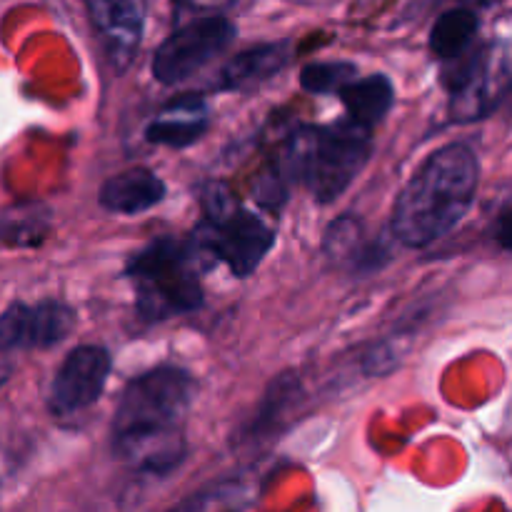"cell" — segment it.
<instances>
[{
  "label": "cell",
  "instance_id": "cell-11",
  "mask_svg": "<svg viewBox=\"0 0 512 512\" xmlns=\"http://www.w3.org/2000/svg\"><path fill=\"white\" fill-rule=\"evenodd\" d=\"M210 128V108L200 95H180L165 103L145 128V140L165 148H188Z\"/></svg>",
  "mask_w": 512,
  "mask_h": 512
},
{
  "label": "cell",
  "instance_id": "cell-2",
  "mask_svg": "<svg viewBox=\"0 0 512 512\" xmlns=\"http://www.w3.org/2000/svg\"><path fill=\"white\" fill-rule=\"evenodd\" d=\"M480 183L478 155L470 145L435 150L410 178L393 210V233L408 248H428L458 228L473 208Z\"/></svg>",
  "mask_w": 512,
  "mask_h": 512
},
{
  "label": "cell",
  "instance_id": "cell-5",
  "mask_svg": "<svg viewBox=\"0 0 512 512\" xmlns=\"http://www.w3.org/2000/svg\"><path fill=\"white\" fill-rule=\"evenodd\" d=\"M273 243L275 233L263 218L240 205L225 185H208L203 195V220L193 235V245L203 258L208 255L225 263L235 278H248Z\"/></svg>",
  "mask_w": 512,
  "mask_h": 512
},
{
  "label": "cell",
  "instance_id": "cell-1",
  "mask_svg": "<svg viewBox=\"0 0 512 512\" xmlns=\"http://www.w3.org/2000/svg\"><path fill=\"white\" fill-rule=\"evenodd\" d=\"M193 398V375L170 365L130 380L110 428L115 458L153 475L178 468L188 450L183 428Z\"/></svg>",
  "mask_w": 512,
  "mask_h": 512
},
{
  "label": "cell",
  "instance_id": "cell-4",
  "mask_svg": "<svg viewBox=\"0 0 512 512\" xmlns=\"http://www.w3.org/2000/svg\"><path fill=\"white\" fill-rule=\"evenodd\" d=\"M203 253L193 240L158 238L130 255L125 275L135 288V308L148 323L193 313L203 305Z\"/></svg>",
  "mask_w": 512,
  "mask_h": 512
},
{
  "label": "cell",
  "instance_id": "cell-15",
  "mask_svg": "<svg viewBox=\"0 0 512 512\" xmlns=\"http://www.w3.org/2000/svg\"><path fill=\"white\" fill-rule=\"evenodd\" d=\"M338 95L345 105V113H348L345 118L360 128L373 130V125L380 123L393 108L395 90L388 75L378 73L368 75V78H355Z\"/></svg>",
  "mask_w": 512,
  "mask_h": 512
},
{
  "label": "cell",
  "instance_id": "cell-10",
  "mask_svg": "<svg viewBox=\"0 0 512 512\" xmlns=\"http://www.w3.org/2000/svg\"><path fill=\"white\" fill-rule=\"evenodd\" d=\"M110 65L125 73L143 43V0H83Z\"/></svg>",
  "mask_w": 512,
  "mask_h": 512
},
{
  "label": "cell",
  "instance_id": "cell-19",
  "mask_svg": "<svg viewBox=\"0 0 512 512\" xmlns=\"http://www.w3.org/2000/svg\"><path fill=\"white\" fill-rule=\"evenodd\" d=\"M10 375H13V365H10V360H5L3 353H0V388L8 383Z\"/></svg>",
  "mask_w": 512,
  "mask_h": 512
},
{
  "label": "cell",
  "instance_id": "cell-9",
  "mask_svg": "<svg viewBox=\"0 0 512 512\" xmlns=\"http://www.w3.org/2000/svg\"><path fill=\"white\" fill-rule=\"evenodd\" d=\"M75 328V310L60 300L38 305L13 303L0 313V353L53 348Z\"/></svg>",
  "mask_w": 512,
  "mask_h": 512
},
{
  "label": "cell",
  "instance_id": "cell-13",
  "mask_svg": "<svg viewBox=\"0 0 512 512\" xmlns=\"http://www.w3.org/2000/svg\"><path fill=\"white\" fill-rule=\"evenodd\" d=\"M325 253L333 263L345 265L355 273H375L390 260L388 250L380 248L378 243L365 240V230L360 220L343 215L335 220L325 233Z\"/></svg>",
  "mask_w": 512,
  "mask_h": 512
},
{
  "label": "cell",
  "instance_id": "cell-3",
  "mask_svg": "<svg viewBox=\"0 0 512 512\" xmlns=\"http://www.w3.org/2000/svg\"><path fill=\"white\" fill-rule=\"evenodd\" d=\"M370 150V130L348 118L325 128L303 125L285 140L275 170L285 183L300 180L318 203H333L368 165Z\"/></svg>",
  "mask_w": 512,
  "mask_h": 512
},
{
  "label": "cell",
  "instance_id": "cell-14",
  "mask_svg": "<svg viewBox=\"0 0 512 512\" xmlns=\"http://www.w3.org/2000/svg\"><path fill=\"white\" fill-rule=\"evenodd\" d=\"M290 60V43H263L233 55L220 73V90H250L275 78Z\"/></svg>",
  "mask_w": 512,
  "mask_h": 512
},
{
  "label": "cell",
  "instance_id": "cell-18",
  "mask_svg": "<svg viewBox=\"0 0 512 512\" xmlns=\"http://www.w3.org/2000/svg\"><path fill=\"white\" fill-rule=\"evenodd\" d=\"M178 10H210L213 5H225L230 0H173Z\"/></svg>",
  "mask_w": 512,
  "mask_h": 512
},
{
  "label": "cell",
  "instance_id": "cell-6",
  "mask_svg": "<svg viewBox=\"0 0 512 512\" xmlns=\"http://www.w3.org/2000/svg\"><path fill=\"white\" fill-rule=\"evenodd\" d=\"M445 85L450 90V115L455 123L483 120L503 103L510 88L508 45L488 43L448 63Z\"/></svg>",
  "mask_w": 512,
  "mask_h": 512
},
{
  "label": "cell",
  "instance_id": "cell-16",
  "mask_svg": "<svg viewBox=\"0 0 512 512\" xmlns=\"http://www.w3.org/2000/svg\"><path fill=\"white\" fill-rule=\"evenodd\" d=\"M480 18L473 8H450L438 15L430 30V53L443 63L463 58L468 50H473L478 38Z\"/></svg>",
  "mask_w": 512,
  "mask_h": 512
},
{
  "label": "cell",
  "instance_id": "cell-20",
  "mask_svg": "<svg viewBox=\"0 0 512 512\" xmlns=\"http://www.w3.org/2000/svg\"><path fill=\"white\" fill-rule=\"evenodd\" d=\"M475 5H483V8H493L495 3H500V0H473Z\"/></svg>",
  "mask_w": 512,
  "mask_h": 512
},
{
  "label": "cell",
  "instance_id": "cell-7",
  "mask_svg": "<svg viewBox=\"0 0 512 512\" xmlns=\"http://www.w3.org/2000/svg\"><path fill=\"white\" fill-rule=\"evenodd\" d=\"M238 38V28L220 13L203 15L180 25L158 45L153 55V75L163 85H178L213 63Z\"/></svg>",
  "mask_w": 512,
  "mask_h": 512
},
{
  "label": "cell",
  "instance_id": "cell-12",
  "mask_svg": "<svg viewBox=\"0 0 512 512\" xmlns=\"http://www.w3.org/2000/svg\"><path fill=\"white\" fill-rule=\"evenodd\" d=\"M165 198V183L148 168L113 175L100 188V205L115 215H140Z\"/></svg>",
  "mask_w": 512,
  "mask_h": 512
},
{
  "label": "cell",
  "instance_id": "cell-17",
  "mask_svg": "<svg viewBox=\"0 0 512 512\" xmlns=\"http://www.w3.org/2000/svg\"><path fill=\"white\" fill-rule=\"evenodd\" d=\"M355 78H358V65L348 63V60L310 63L300 70V85L313 95L340 93Z\"/></svg>",
  "mask_w": 512,
  "mask_h": 512
},
{
  "label": "cell",
  "instance_id": "cell-8",
  "mask_svg": "<svg viewBox=\"0 0 512 512\" xmlns=\"http://www.w3.org/2000/svg\"><path fill=\"white\" fill-rule=\"evenodd\" d=\"M110 375V353L100 345H80L55 373L50 385V410L58 418L83 413L98 403Z\"/></svg>",
  "mask_w": 512,
  "mask_h": 512
}]
</instances>
